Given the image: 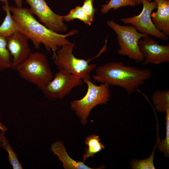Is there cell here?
<instances>
[{
    "mask_svg": "<svg viewBox=\"0 0 169 169\" xmlns=\"http://www.w3.org/2000/svg\"><path fill=\"white\" fill-rule=\"evenodd\" d=\"M10 9L13 19L20 28L19 32L31 41L35 49H38L43 44L48 52H52L53 56L60 48L70 43L67 37L78 32L77 30L73 29L62 34L50 30L40 23L28 8L10 6Z\"/></svg>",
    "mask_w": 169,
    "mask_h": 169,
    "instance_id": "obj_1",
    "label": "cell"
},
{
    "mask_svg": "<svg viewBox=\"0 0 169 169\" xmlns=\"http://www.w3.org/2000/svg\"><path fill=\"white\" fill-rule=\"evenodd\" d=\"M151 76L150 69L125 66L121 62H113L97 67L92 78L99 83L121 87L130 94Z\"/></svg>",
    "mask_w": 169,
    "mask_h": 169,
    "instance_id": "obj_2",
    "label": "cell"
},
{
    "mask_svg": "<svg viewBox=\"0 0 169 169\" xmlns=\"http://www.w3.org/2000/svg\"><path fill=\"white\" fill-rule=\"evenodd\" d=\"M26 81L43 90L53 78L46 56L38 52L32 53L24 62L15 69Z\"/></svg>",
    "mask_w": 169,
    "mask_h": 169,
    "instance_id": "obj_3",
    "label": "cell"
},
{
    "mask_svg": "<svg viewBox=\"0 0 169 169\" xmlns=\"http://www.w3.org/2000/svg\"><path fill=\"white\" fill-rule=\"evenodd\" d=\"M74 45L70 42L60 48L52 56L54 63L59 70L78 76L83 80H90L91 73L97 65L90 62L100 54L87 60L77 58L73 54Z\"/></svg>",
    "mask_w": 169,
    "mask_h": 169,
    "instance_id": "obj_4",
    "label": "cell"
},
{
    "mask_svg": "<svg viewBox=\"0 0 169 169\" xmlns=\"http://www.w3.org/2000/svg\"><path fill=\"white\" fill-rule=\"evenodd\" d=\"M83 81L87 86L86 93L81 99L71 101L70 107L80 118L82 123L85 125L91 110L98 105L106 104L110 99L111 94L107 84L101 83L97 85L90 80Z\"/></svg>",
    "mask_w": 169,
    "mask_h": 169,
    "instance_id": "obj_5",
    "label": "cell"
},
{
    "mask_svg": "<svg viewBox=\"0 0 169 169\" xmlns=\"http://www.w3.org/2000/svg\"><path fill=\"white\" fill-rule=\"evenodd\" d=\"M107 23L117 35L119 46L117 53L138 62H143L144 59L140 50L138 42L141 38L148 35L139 32L133 25H120L113 20L107 21Z\"/></svg>",
    "mask_w": 169,
    "mask_h": 169,
    "instance_id": "obj_6",
    "label": "cell"
},
{
    "mask_svg": "<svg viewBox=\"0 0 169 169\" xmlns=\"http://www.w3.org/2000/svg\"><path fill=\"white\" fill-rule=\"evenodd\" d=\"M142 9L138 15L123 18H121V21L124 23L132 25L140 33L152 36L164 41L167 40L168 36L158 30L151 20L152 12L157 8L156 2L154 0L148 2L142 0Z\"/></svg>",
    "mask_w": 169,
    "mask_h": 169,
    "instance_id": "obj_7",
    "label": "cell"
},
{
    "mask_svg": "<svg viewBox=\"0 0 169 169\" xmlns=\"http://www.w3.org/2000/svg\"><path fill=\"white\" fill-rule=\"evenodd\" d=\"M82 80L78 76L59 70L42 90L44 95L49 99H61L68 95L74 88L82 85Z\"/></svg>",
    "mask_w": 169,
    "mask_h": 169,
    "instance_id": "obj_8",
    "label": "cell"
},
{
    "mask_svg": "<svg viewBox=\"0 0 169 169\" xmlns=\"http://www.w3.org/2000/svg\"><path fill=\"white\" fill-rule=\"evenodd\" d=\"M30 6V12L36 16L40 22L48 28L58 33L64 32L68 29L64 22L63 16L54 13L45 0H25Z\"/></svg>",
    "mask_w": 169,
    "mask_h": 169,
    "instance_id": "obj_9",
    "label": "cell"
},
{
    "mask_svg": "<svg viewBox=\"0 0 169 169\" xmlns=\"http://www.w3.org/2000/svg\"><path fill=\"white\" fill-rule=\"evenodd\" d=\"M138 46L144 59L142 64L158 65L169 62V46L161 45L148 36L141 38Z\"/></svg>",
    "mask_w": 169,
    "mask_h": 169,
    "instance_id": "obj_10",
    "label": "cell"
},
{
    "mask_svg": "<svg viewBox=\"0 0 169 169\" xmlns=\"http://www.w3.org/2000/svg\"><path fill=\"white\" fill-rule=\"evenodd\" d=\"M7 48L12 56V68L25 61L32 53L28 39L19 32L14 33L6 37Z\"/></svg>",
    "mask_w": 169,
    "mask_h": 169,
    "instance_id": "obj_11",
    "label": "cell"
},
{
    "mask_svg": "<svg viewBox=\"0 0 169 169\" xmlns=\"http://www.w3.org/2000/svg\"><path fill=\"white\" fill-rule=\"evenodd\" d=\"M157 4L156 11L151 13V20L157 29L169 35V0H153Z\"/></svg>",
    "mask_w": 169,
    "mask_h": 169,
    "instance_id": "obj_12",
    "label": "cell"
},
{
    "mask_svg": "<svg viewBox=\"0 0 169 169\" xmlns=\"http://www.w3.org/2000/svg\"><path fill=\"white\" fill-rule=\"evenodd\" d=\"M51 150L54 155L58 156L59 159L62 162L63 166L65 169H92L83 162L77 161L70 157L66 152L63 144L59 141L53 143Z\"/></svg>",
    "mask_w": 169,
    "mask_h": 169,
    "instance_id": "obj_13",
    "label": "cell"
},
{
    "mask_svg": "<svg viewBox=\"0 0 169 169\" xmlns=\"http://www.w3.org/2000/svg\"><path fill=\"white\" fill-rule=\"evenodd\" d=\"M2 8L6 12V15L0 26V34L6 37L15 32H19L20 28L11 14L8 2L4 4Z\"/></svg>",
    "mask_w": 169,
    "mask_h": 169,
    "instance_id": "obj_14",
    "label": "cell"
},
{
    "mask_svg": "<svg viewBox=\"0 0 169 169\" xmlns=\"http://www.w3.org/2000/svg\"><path fill=\"white\" fill-rule=\"evenodd\" d=\"M151 99L154 108L157 111L165 113L169 109V90H157L155 91L152 96Z\"/></svg>",
    "mask_w": 169,
    "mask_h": 169,
    "instance_id": "obj_15",
    "label": "cell"
},
{
    "mask_svg": "<svg viewBox=\"0 0 169 169\" xmlns=\"http://www.w3.org/2000/svg\"><path fill=\"white\" fill-rule=\"evenodd\" d=\"M100 141L99 136L95 135L90 136L86 138L85 142L88 147L85 150V154L83 156L84 161L105 148L104 145Z\"/></svg>",
    "mask_w": 169,
    "mask_h": 169,
    "instance_id": "obj_16",
    "label": "cell"
},
{
    "mask_svg": "<svg viewBox=\"0 0 169 169\" xmlns=\"http://www.w3.org/2000/svg\"><path fill=\"white\" fill-rule=\"evenodd\" d=\"M13 59L7 47L6 37L0 34V70L12 68Z\"/></svg>",
    "mask_w": 169,
    "mask_h": 169,
    "instance_id": "obj_17",
    "label": "cell"
},
{
    "mask_svg": "<svg viewBox=\"0 0 169 169\" xmlns=\"http://www.w3.org/2000/svg\"><path fill=\"white\" fill-rule=\"evenodd\" d=\"M3 132L0 133V146L8 152V160L13 169H22L23 167L19 161L17 154L11 146L8 141Z\"/></svg>",
    "mask_w": 169,
    "mask_h": 169,
    "instance_id": "obj_18",
    "label": "cell"
},
{
    "mask_svg": "<svg viewBox=\"0 0 169 169\" xmlns=\"http://www.w3.org/2000/svg\"><path fill=\"white\" fill-rule=\"evenodd\" d=\"M63 17L64 21L66 22L78 19L90 26L92 22L89 17L84 12L81 6H76L75 8L71 9L69 13L63 16Z\"/></svg>",
    "mask_w": 169,
    "mask_h": 169,
    "instance_id": "obj_19",
    "label": "cell"
},
{
    "mask_svg": "<svg viewBox=\"0 0 169 169\" xmlns=\"http://www.w3.org/2000/svg\"><path fill=\"white\" fill-rule=\"evenodd\" d=\"M136 3L133 0H110L107 3L101 6L102 14L107 13L110 10H115L122 7H135Z\"/></svg>",
    "mask_w": 169,
    "mask_h": 169,
    "instance_id": "obj_20",
    "label": "cell"
},
{
    "mask_svg": "<svg viewBox=\"0 0 169 169\" xmlns=\"http://www.w3.org/2000/svg\"><path fill=\"white\" fill-rule=\"evenodd\" d=\"M156 148V147H155ZM153 151L149 157L142 160H134L131 163V166L133 169H155L153 160L154 152Z\"/></svg>",
    "mask_w": 169,
    "mask_h": 169,
    "instance_id": "obj_21",
    "label": "cell"
},
{
    "mask_svg": "<svg viewBox=\"0 0 169 169\" xmlns=\"http://www.w3.org/2000/svg\"><path fill=\"white\" fill-rule=\"evenodd\" d=\"M166 135L164 139L159 143L158 147L160 151L164 153L167 157L169 154V110H167L166 112Z\"/></svg>",
    "mask_w": 169,
    "mask_h": 169,
    "instance_id": "obj_22",
    "label": "cell"
},
{
    "mask_svg": "<svg viewBox=\"0 0 169 169\" xmlns=\"http://www.w3.org/2000/svg\"><path fill=\"white\" fill-rule=\"evenodd\" d=\"M84 12L89 17L93 22L97 10L93 5V0H84L81 6Z\"/></svg>",
    "mask_w": 169,
    "mask_h": 169,
    "instance_id": "obj_23",
    "label": "cell"
},
{
    "mask_svg": "<svg viewBox=\"0 0 169 169\" xmlns=\"http://www.w3.org/2000/svg\"><path fill=\"white\" fill-rule=\"evenodd\" d=\"M15 3L16 7L19 8H22L23 0H13Z\"/></svg>",
    "mask_w": 169,
    "mask_h": 169,
    "instance_id": "obj_24",
    "label": "cell"
},
{
    "mask_svg": "<svg viewBox=\"0 0 169 169\" xmlns=\"http://www.w3.org/2000/svg\"><path fill=\"white\" fill-rule=\"evenodd\" d=\"M0 130L4 133H5L7 131V128L6 127L3 125L0 122Z\"/></svg>",
    "mask_w": 169,
    "mask_h": 169,
    "instance_id": "obj_25",
    "label": "cell"
},
{
    "mask_svg": "<svg viewBox=\"0 0 169 169\" xmlns=\"http://www.w3.org/2000/svg\"><path fill=\"white\" fill-rule=\"evenodd\" d=\"M135 2L136 5H139L142 3V0H133ZM148 2H151L153 0H145Z\"/></svg>",
    "mask_w": 169,
    "mask_h": 169,
    "instance_id": "obj_26",
    "label": "cell"
},
{
    "mask_svg": "<svg viewBox=\"0 0 169 169\" xmlns=\"http://www.w3.org/2000/svg\"><path fill=\"white\" fill-rule=\"evenodd\" d=\"M0 1L4 3V4L8 2V0H0Z\"/></svg>",
    "mask_w": 169,
    "mask_h": 169,
    "instance_id": "obj_27",
    "label": "cell"
}]
</instances>
